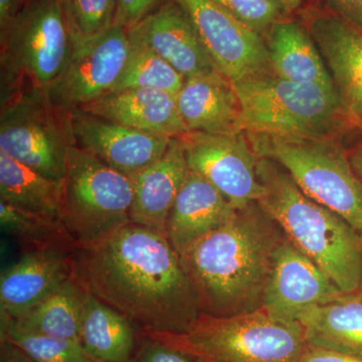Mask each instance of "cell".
Wrapping results in <instances>:
<instances>
[{"mask_svg":"<svg viewBox=\"0 0 362 362\" xmlns=\"http://www.w3.org/2000/svg\"><path fill=\"white\" fill-rule=\"evenodd\" d=\"M73 277L142 334H181L201 315L199 298L165 235L131 223L73 250Z\"/></svg>","mask_w":362,"mask_h":362,"instance_id":"6da1fadb","label":"cell"},{"mask_svg":"<svg viewBox=\"0 0 362 362\" xmlns=\"http://www.w3.org/2000/svg\"><path fill=\"white\" fill-rule=\"evenodd\" d=\"M281 232L252 202L180 257L202 314L225 317L259 309Z\"/></svg>","mask_w":362,"mask_h":362,"instance_id":"7a4b0ae2","label":"cell"},{"mask_svg":"<svg viewBox=\"0 0 362 362\" xmlns=\"http://www.w3.org/2000/svg\"><path fill=\"white\" fill-rule=\"evenodd\" d=\"M258 175L264 187L259 206L343 294H356L362 280L361 235L305 194L278 162L259 157Z\"/></svg>","mask_w":362,"mask_h":362,"instance_id":"3957f363","label":"cell"},{"mask_svg":"<svg viewBox=\"0 0 362 362\" xmlns=\"http://www.w3.org/2000/svg\"><path fill=\"white\" fill-rule=\"evenodd\" d=\"M232 83L240 104V132L342 138L354 127L337 90L293 82L274 73Z\"/></svg>","mask_w":362,"mask_h":362,"instance_id":"277c9868","label":"cell"},{"mask_svg":"<svg viewBox=\"0 0 362 362\" xmlns=\"http://www.w3.org/2000/svg\"><path fill=\"white\" fill-rule=\"evenodd\" d=\"M148 337L201 362H296L307 345L298 321L276 318L262 307L233 316L201 313L187 332Z\"/></svg>","mask_w":362,"mask_h":362,"instance_id":"5b68a950","label":"cell"},{"mask_svg":"<svg viewBox=\"0 0 362 362\" xmlns=\"http://www.w3.org/2000/svg\"><path fill=\"white\" fill-rule=\"evenodd\" d=\"M246 134L257 156L278 162L305 194L362 237V180L341 138Z\"/></svg>","mask_w":362,"mask_h":362,"instance_id":"8992f818","label":"cell"},{"mask_svg":"<svg viewBox=\"0 0 362 362\" xmlns=\"http://www.w3.org/2000/svg\"><path fill=\"white\" fill-rule=\"evenodd\" d=\"M1 104L32 89H45L65 68L71 52L61 0H28L0 30Z\"/></svg>","mask_w":362,"mask_h":362,"instance_id":"52a82bcc","label":"cell"},{"mask_svg":"<svg viewBox=\"0 0 362 362\" xmlns=\"http://www.w3.org/2000/svg\"><path fill=\"white\" fill-rule=\"evenodd\" d=\"M63 187L61 221L75 247L92 246L132 223V180L76 145Z\"/></svg>","mask_w":362,"mask_h":362,"instance_id":"ba28073f","label":"cell"},{"mask_svg":"<svg viewBox=\"0 0 362 362\" xmlns=\"http://www.w3.org/2000/svg\"><path fill=\"white\" fill-rule=\"evenodd\" d=\"M74 145L71 113L54 106L47 90H25L1 104L0 151L45 177L63 182Z\"/></svg>","mask_w":362,"mask_h":362,"instance_id":"9c48e42d","label":"cell"},{"mask_svg":"<svg viewBox=\"0 0 362 362\" xmlns=\"http://www.w3.org/2000/svg\"><path fill=\"white\" fill-rule=\"evenodd\" d=\"M177 138L189 170L209 181L235 209L261 199L259 156L246 133L187 132Z\"/></svg>","mask_w":362,"mask_h":362,"instance_id":"30bf717a","label":"cell"},{"mask_svg":"<svg viewBox=\"0 0 362 362\" xmlns=\"http://www.w3.org/2000/svg\"><path fill=\"white\" fill-rule=\"evenodd\" d=\"M129 52L128 30L121 25L75 45L65 68L47 87L49 99L54 106L73 113L109 94L122 75Z\"/></svg>","mask_w":362,"mask_h":362,"instance_id":"8fae6325","label":"cell"},{"mask_svg":"<svg viewBox=\"0 0 362 362\" xmlns=\"http://www.w3.org/2000/svg\"><path fill=\"white\" fill-rule=\"evenodd\" d=\"M194 25L216 69L230 82L273 73L263 37L214 0H173Z\"/></svg>","mask_w":362,"mask_h":362,"instance_id":"7c38bea8","label":"cell"},{"mask_svg":"<svg viewBox=\"0 0 362 362\" xmlns=\"http://www.w3.org/2000/svg\"><path fill=\"white\" fill-rule=\"evenodd\" d=\"M344 295L314 262L283 238L274 252L262 308L276 318L297 321L309 308Z\"/></svg>","mask_w":362,"mask_h":362,"instance_id":"4fadbf2b","label":"cell"},{"mask_svg":"<svg viewBox=\"0 0 362 362\" xmlns=\"http://www.w3.org/2000/svg\"><path fill=\"white\" fill-rule=\"evenodd\" d=\"M71 131L76 146L131 180L158 161L171 140L81 109L71 113Z\"/></svg>","mask_w":362,"mask_h":362,"instance_id":"5bb4252c","label":"cell"},{"mask_svg":"<svg viewBox=\"0 0 362 362\" xmlns=\"http://www.w3.org/2000/svg\"><path fill=\"white\" fill-rule=\"evenodd\" d=\"M130 42L152 49L185 80L221 74L209 58L194 25L173 0L162 2L129 28Z\"/></svg>","mask_w":362,"mask_h":362,"instance_id":"9a60e30c","label":"cell"},{"mask_svg":"<svg viewBox=\"0 0 362 362\" xmlns=\"http://www.w3.org/2000/svg\"><path fill=\"white\" fill-rule=\"evenodd\" d=\"M350 122L362 130V30L333 13H314L306 23Z\"/></svg>","mask_w":362,"mask_h":362,"instance_id":"2e32d148","label":"cell"},{"mask_svg":"<svg viewBox=\"0 0 362 362\" xmlns=\"http://www.w3.org/2000/svg\"><path fill=\"white\" fill-rule=\"evenodd\" d=\"M73 277V250L23 252L0 276V315L20 316Z\"/></svg>","mask_w":362,"mask_h":362,"instance_id":"e0dca14e","label":"cell"},{"mask_svg":"<svg viewBox=\"0 0 362 362\" xmlns=\"http://www.w3.org/2000/svg\"><path fill=\"white\" fill-rule=\"evenodd\" d=\"M238 211L213 185L189 170L169 214L166 237L181 257L232 221Z\"/></svg>","mask_w":362,"mask_h":362,"instance_id":"ac0fdd59","label":"cell"},{"mask_svg":"<svg viewBox=\"0 0 362 362\" xmlns=\"http://www.w3.org/2000/svg\"><path fill=\"white\" fill-rule=\"evenodd\" d=\"M188 173L182 142L171 138L163 156L132 180L131 221L166 235L169 214Z\"/></svg>","mask_w":362,"mask_h":362,"instance_id":"d6986e66","label":"cell"},{"mask_svg":"<svg viewBox=\"0 0 362 362\" xmlns=\"http://www.w3.org/2000/svg\"><path fill=\"white\" fill-rule=\"evenodd\" d=\"M78 109L150 134L177 138L188 132L178 111L176 95L165 90L112 92Z\"/></svg>","mask_w":362,"mask_h":362,"instance_id":"ffe728a7","label":"cell"},{"mask_svg":"<svg viewBox=\"0 0 362 362\" xmlns=\"http://www.w3.org/2000/svg\"><path fill=\"white\" fill-rule=\"evenodd\" d=\"M272 71L293 82L337 90L320 49L306 25L285 18L264 35Z\"/></svg>","mask_w":362,"mask_h":362,"instance_id":"44dd1931","label":"cell"},{"mask_svg":"<svg viewBox=\"0 0 362 362\" xmlns=\"http://www.w3.org/2000/svg\"><path fill=\"white\" fill-rule=\"evenodd\" d=\"M176 103L188 132H240L239 97L221 74L185 80Z\"/></svg>","mask_w":362,"mask_h":362,"instance_id":"7402d4cb","label":"cell"},{"mask_svg":"<svg viewBox=\"0 0 362 362\" xmlns=\"http://www.w3.org/2000/svg\"><path fill=\"white\" fill-rule=\"evenodd\" d=\"M298 322L308 345L362 358V299L344 295L303 312Z\"/></svg>","mask_w":362,"mask_h":362,"instance_id":"603a6c76","label":"cell"},{"mask_svg":"<svg viewBox=\"0 0 362 362\" xmlns=\"http://www.w3.org/2000/svg\"><path fill=\"white\" fill-rule=\"evenodd\" d=\"M138 332L123 314L86 292L80 342L92 358L98 362H130L136 352Z\"/></svg>","mask_w":362,"mask_h":362,"instance_id":"cb8c5ba5","label":"cell"},{"mask_svg":"<svg viewBox=\"0 0 362 362\" xmlns=\"http://www.w3.org/2000/svg\"><path fill=\"white\" fill-rule=\"evenodd\" d=\"M85 294L77 281L71 277L21 315H0V322L26 332L80 342Z\"/></svg>","mask_w":362,"mask_h":362,"instance_id":"d4e9b609","label":"cell"},{"mask_svg":"<svg viewBox=\"0 0 362 362\" xmlns=\"http://www.w3.org/2000/svg\"><path fill=\"white\" fill-rule=\"evenodd\" d=\"M63 192V182L49 180L0 151V202L61 221Z\"/></svg>","mask_w":362,"mask_h":362,"instance_id":"484cf974","label":"cell"},{"mask_svg":"<svg viewBox=\"0 0 362 362\" xmlns=\"http://www.w3.org/2000/svg\"><path fill=\"white\" fill-rule=\"evenodd\" d=\"M0 223L2 230L16 240L25 252L47 249L71 251L75 247L61 221L28 213L4 202H0Z\"/></svg>","mask_w":362,"mask_h":362,"instance_id":"4316f807","label":"cell"},{"mask_svg":"<svg viewBox=\"0 0 362 362\" xmlns=\"http://www.w3.org/2000/svg\"><path fill=\"white\" fill-rule=\"evenodd\" d=\"M185 81V78L156 52L145 45L130 42L127 63L112 92L154 89L176 95Z\"/></svg>","mask_w":362,"mask_h":362,"instance_id":"83f0119b","label":"cell"},{"mask_svg":"<svg viewBox=\"0 0 362 362\" xmlns=\"http://www.w3.org/2000/svg\"><path fill=\"white\" fill-rule=\"evenodd\" d=\"M61 4L73 47L99 37L115 23L117 0H61Z\"/></svg>","mask_w":362,"mask_h":362,"instance_id":"f1b7e54d","label":"cell"},{"mask_svg":"<svg viewBox=\"0 0 362 362\" xmlns=\"http://www.w3.org/2000/svg\"><path fill=\"white\" fill-rule=\"evenodd\" d=\"M0 339L18 345L37 362H98L80 342L26 332L0 322Z\"/></svg>","mask_w":362,"mask_h":362,"instance_id":"f546056e","label":"cell"},{"mask_svg":"<svg viewBox=\"0 0 362 362\" xmlns=\"http://www.w3.org/2000/svg\"><path fill=\"white\" fill-rule=\"evenodd\" d=\"M262 37L274 23L291 13L275 0H214Z\"/></svg>","mask_w":362,"mask_h":362,"instance_id":"4dcf8cb0","label":"cell"},{"mask_svg":"<svg viewBox=\"0 0 362 362\" xmlns=\"http://www.w3.org/2000/svg\"><path fill=\"white\" fill-rule=\"evenodd\" d=\"M144 341L130 362H201L157 338L143 335Z\"/></svg>","mask_w":362,"mask_h":362,"instance_id":"1f68e13d","label":"cell"},{"mask_svg":"<svg viewBox=\"0 0 362 362\" xmlns=\"http://www.w3.org/2000/svg\"><path fill=\"white\" fill-rule=\"evenodd\" d=\"M161 4V0H117L114 25L124 26L129 30Z\"/></svg>","mask_w":362,"mask_h":362,"instance_id":"d6a6232c","label":"cell"},{"mask_svg":"<svg viewBox=\"0 0 362 362\" xmlns=\"http://www.w3.org/2000/svg\"><path fill=\"white\" fill-rule=\"evenodd\" d=\"M296 362H362V358L307 344Z\"/></svg>","mask_w":362,"mask_h":362,"instance_id":"836d02e7","label":"cell"},{"mask_svg":"<svg viewBox=\"0 0 362 362\" xmlns=\"http://www.w3.org/2000/svg\"><path fill=\"white\" fill-rule=\"evenodd\" d=\"M331 13L362 30V0H325Z\"/></svg>","mask_w":362,"mask_h":362,"instance_id":"e575fe53","label":"cell"},{"mask_svg":"<svg viewBox=\"0 0 362 362\" xmlns=\"http://www.w3.org/2000/svg\"><path fill=\"white\" fill-rule=\"evenodd\" d=\"M0 362H37L14 343L0 339Z\"/></svg>","mask_w":362,"mask_h":362,"instance_id":"d590c367","label":"cell"},{"mask_svg":"<svg viewBox=\"0 0 362 362\" xmlns=\"http://www.w3.org/2000/svg\"><path fill=\"white\" fill-rule=\"evenodd\" d=\"M28 0H0V30H4Z\"/></svg>","mask_w":362,"mask_h":362,"instance_id":"8d00e7d4","label":"cell"},{"mask_svg":"<svg viewBox=\"0 0 362 362\" xmlns=\"http://www.w3.org/2000/svg\"><path fill=\"white\" fill-rule=\"evenodd\" d=\"M349 156L354 170L356 171L357 175H358L362 180V154L359 153V152L354 151L350 153Z\"/></svg>","mask_w":362,"mask_h":362,"instance_id":"74e56055","label":"cell"},{"mask_svg":"<svg viewBox=\"0 0 362 362\" xmlns=\"http://www.w3.org/2000/svg\"><path fill=\"white\" fill-rule=\"evenodd\" d=\"M275 1L285 6L290 13H293V11H296V9L302 6L304 0H275Z\"/></svg>","mask_w":362,"mask_h":362,"instance_id":"f35d334b","label":"cell"},{"mask_svg":"<svg viewBox=\"0 0 362 362\" xmlns=\"http://www.w3.org/2000/svg\"><path fill=\"white\" fill-rule=\"evenodd\" d=\"M354 295H356V297L361 298V299H362V280H361V286H359L358 291H357L356 293V294H354Z\"/></svg>","mask_w":362,"mask_h":362,"instance_id":"ab89813d","label":"cell"},{"mask_svg":"<svg viewBox=\"0 0 362 362\" xmlns=\"http://www.w3.org/2000/svg\"><path fill=\"white\" fill-rule=\"evenodd\" d=\"M356 151L359 152V153L362 154V143L361 144L358 145V147H357Z\"/></svg>","mask_w":362,"mask_h":362,"instance_id":"60d3db41","label":"cell"}]
</instances>
